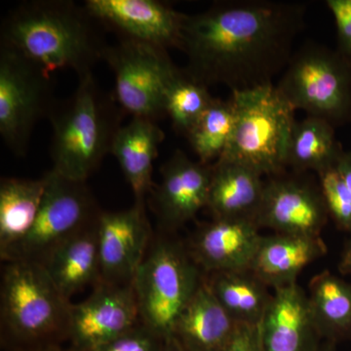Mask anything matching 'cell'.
Returning a JSON list of instances; mask_svg holds the SVG:
<instances>
[{"mask_svg":"<svg viewBox=\"0 0 351 351\" xmlns=\"http://www.w3.org/2000/svg\"><path fill=\"white\" fill-rule=\"evenodd\" d=\"M328 217L320 189L295 180L272 179L265 184L256 221L276 233L321 237Z\"/></svg>","mask_w":351,"mask_h":351,"instance_id":"5bb4252c","label":"cell"},{"mask_svg":"<svg viewBox=\"0 0 351 351\" xmlns=\"http://www.w3.org/2000/svg\"><path fill=\"white\" fill-rule=\"evenodd\" d=\"M253 219H214L201 226L189 250L208 274L250 270L262 235Z\"/></svg>","mask_w":351,"mask_h":351,"instance_id":"2e32d148","label":"cell"},{"mask_svg":"<svg viewBox=\"0 0 351 351\" xmlns=\"http://www.w3.org/2000/svg\"><path fill=\"white\" fill-rule=\"evenodd\" d=\"M326 253L321 237L276 233L262 237L250 270L265 285L276 290L297 283L302 270Z\"/></svg>","mask_w":351,"mask_h":351,"instance_id":"ac0fdd59","label":"cell"},{"mask_svg":"<svg viewBox=\"0 0 351 351\" xmlns=\"http://www.w3.org/2000/svg\"><path fill=\"white\" fill-rule=\"evenodd\" d=\"M213 165L193 161L176 151L161 168L160 184L154 193L159 225L173 230L207 208Z\"/></svg>","mask_w":351,"mask_h":351,"instance_id":"9a60e30c","label":"cell"},{"mask_svg":"<svg viewBox=\"0 0 351 351\" xmlns=\"http://www.w3.org/2000/svg\"><path fill=\"white\" fill-rule=\"evenodd\" d=\"M164 138L165 134L154 120L132 117L113 141L110 154L117 158L138 204H145V195L151 191L154 162Z\"/></svg>","mask_w":351,"mask_h":351,"instance_id":"44dd1931","label":"cell"},{"mask_svg":"<svg viewBox=\"0 0 351 351\" xmlns=\"http://www.w3.org/2000/svg\"><path fill=\"white\" fill-rule=\"evenodd\" d=\"M145 204L130 209L103 212L98 219L101 281L128 284L147 255L151 230Z\"/></svg>","mask_w":351,"mask_h":351,"instance_id":"4fadbf2b","label":"cell"},{"mask_svg":"<svg viewBox=\"0 0 351 351\" xmlns=\"http://www.w3.org/2000/svg\"><path fill=\"white\" fill-rule=\"evenodd\" d=\"M205 281L239 324L261 325L272 294L251 270L213 272Z\"/></svg>","mask_w":351,"mask_h":351,"instance_id":"cb8c5ba5","label":"cell"},{"mask_svg":"<svg viewBox=\"0 0 351 351\" xmlns=\"http://www.w3.org/2000/svg\"><path fill=\"white\" fill-rule=\"evenodd\" d=\"M316 351H335L334 341H329L326 345L319 346Z\"/></svg>","mask_w":351,"mask_h":351,"instance_id":"8d00e7d4","label":"cell"},{"mask_svg":"<svg viewBox=\"0 0 351 351\" xmlns=\"http://www.w3.org/2000/svg\"><path fill=\"white\" fill-rule=\"evenodd\" d=\"M214 98L208 87L180 71L166 92L165 112L176 130L188 135Z\"/></svg>","mask_w":351,"mask_h":351,"instance_id":"83f0119b","label":"cell"},{"mask_svg":"<svg viewBox=\"0 0 351 351\" xmlns=\"http://www.w3.org/2000/svg\"><path fill=\"white\" fill-rule=\"evenodd\" d=\"M103 60L114 75L112 94L124 112L154 121L166 115V92L181 71L167 49L121 38L107 46Z\"/></svg>","mask_w":351,"mask_h":351,"instance_id":"ba28073f","label":"cell"},{"mask_svg":"<svg viewBox=\"0 0 351 351\" xmlns=\"http://www.w3.org/2000/svg\"><path fill=\"white\" fill-rule=\"evenodd\" d=\"M98 22L83 4L69 0H36L20 4L1 25V43L13 48L46 73L71 69L77 77L92 73L107 44Z\"/></svg>","mask_w":351,"mask_h":351,"instance_id":"7a4b0ae2","label":"cell"},{"mask_svg":"<svg viewBox=\"0 0 351 351\" xmlns=\"http://www.w3.org/2000/svg\"><path fill=\"white\" fill-rule=\"evenodd\" d=\"M124 113L93 73L78 77L75 91L66 99H57L48 114L52 170L73 181L86 182L112 152Z\"/></svg>","mask_w":351,"mask_h":351,"instance_id":"3957f363","label":"cell"},{"mask_svg":"<svg viewBox=\"0 0 351 351\" xmlns=\"http://www.w3.org/2000/svg\"><path fill=\"white\" fill-rule=\"evenodd\" d=\"M262 177L240 164L215 162L207 203L214 219L247 218L256 221L265 189Z\"/></svg>","mask_w":351,"mask_h":351,"instance_id":"7402d4cb","label":"cell"},{"mask_svg":"<svg viewBox=\"0 0 351 351\" xmlns=\"http://www.w3.org/2000/svg\"><path fill=\"white\" fill-rule=\"evenodd\" d=\"M337 167L343 175V179L348 184L351 193V152H343L341 157H339Z\"/></svg>","mask_w":351,"mask_h":351,"instance_id":"d6a6232c","label":"cell"},{"mask_svg":"<svg viewBox=\"0 0 351 351\" xmlns=\"http://www.w3.org/2000/svg\"><path fill=\"white\" fill-rule=\"evenodd\" d=\"M71 304L45 267L29 261L7 262L1 281L2 343L11 351L61 345L68 339Z\"/></svg>","mask_w":351,"mask_h":351,"instance_id":"277c9868","label":"cell"},{"mask_svg":"<svg viewBox=\"0 0 351 351\" xmlns=\"http://www.w3.org/2000/svg\"><path fill=\"white\" fill-rule=\"evenodd\" d=\"M235 112L232 99H215L189 132V144L201 163L221 158L230 143L234 127Z\"/></svg>","mask_w":351,"mask_h":351,"instance_id":"4316f807","label":"cell"},{"mask_svg":"<svg viewBox=\"0 0 351 351\" xmlns=\"http://www.w3.org/2000/svg\"><path fill=\"white\" fill-rule=\"evenodd\" d=\"M339 270L343 276H351V240L346 245L339 263Z\"/></svg>","mask_w":351,"mask_h":351,"instance_id":"836d02e7","label":"cell"},{"mask_svg":"<svg viewBox=\"0 0 351 351\" xmlns=\"http://www.w3.org/2000/svg\"><path fill=\"white\" fill-rule=\"evenodd\" d=\"M204 277L189 248L176 240H157L136 272L133 287L141 323L165 341Z\"/></svg>","mask_w":351,"mask_h":351,"instance_id":"8992f818","label":"cell"},{"mask_svg":"<svg viewBox=\"0 0 351 351\" xmlns=\"http://www.w3.org/2000/svg\"><path fill=\"white\" fill-rule=\"evenodd\" d=\"M164 351H189L184 348L175 338L168 339Z\"/></svg>","mask_w":351,"mask_h":351,"instance_id":"e575fe53","label":"cell"},{"mask_svg":"<svg viewBox=\"0 0 351 351\" xmlns=\"http://www.w3.org/2000/svg\"><path fill=\"white\" fill-rule=\"evenodd\" d=\"M98 219L58 245L43 263L53 283L69 301L86 286L101 282Z\"/></svg>","mask_w":351,"mask_h":351,"instance_id":"d6986e66","label":"cell"},{"mask_svg":"<svg viewBox=\"0 0 351 351\" xmlns=\"http://www.w3.org/2000/svg\"><path fill=\"white\" fill-rule=\"evenodd\" d=\"M321 195L339 230L351 233V193L336 165L318 173Z\"/></svg>","mask_w":351,"mask_h":351,"instance_id":"f1b7e54d","label":"cell"},{"mask_svg":"<svg viewBox=\"0 0 351 351\" xmlns=\"http://www.w3.org/2000/svg\"><path fill=\"white\" fill-rule=\"evenodd\" d=\"M265 351H316L319 332L307 294L298 283L276 289L261 323Z\"/></svg>","mask_w":351,"mask_h":351,"instance_id":"e0dca14e","label":"cell"},{"mask_svg":"<svg viewBox=\"0 0 351 351\" xmlns=\"http://www.w3.org/2000/svg\"><path fill=\"white\" fill-rule=\"evenodd\" d=\"M304 13L295 2L239 0L186 15L180 48L188 58L184 73L232 92L272 84L293 56Z\"/></svg>","mask_w":351,"mask_h":351,"instance_id":"6da1fadb","label":"cell"},{"mask_svg":"<svg viewBox=\"0 0 351 351\" xmlns=\"http://www.w3.org/2000/svg\"><path fill=\"white\" fill-rule=\"evenodd\" d=\"M343 152L330 122L313 117L295 121L289 141L287 165L318 174L336 165Z\"/></svg>","mask_w":351,"mask_h":351,"instance_id":"484cf974","label":"cell"},{"mask_svg":"<svg viewBox=\"0 0 351 351\" xmlns=\"http://www.w3.org/2000/svg\"><path fill=\"white\" fill-rule=\"evenodd\" d=\"M167 341L141 323L133 330L92 351H164Z\"/></svg>","mask_w":351,"mask_h":351,"instance_id":"f546056e","label":"cell"},{"mask_svg":"<svg viewBox=\"0 0 351 351\" xmlns=\"http://www.w3.org/2000/svg\"><path fill=\"white\" fill-rule=\"evenodd\" d=\"M31 351H77L75 350V348H71L69 346V348H64L61 345L59 346H47V348H38V350H34Z\"/></svg>","mask_w":351,"mask_h":351,"instance_id":"d590c367","label":"cell"},{"mask_svg":"<svg viewBox=\"0 0 351 351\" xmlns=\"http://www.w3.org/2000/svg\"><path fill=\"white\" fill-rule=\"evenodd\" d=\"M308 289L307 299L321 338L335 343L351 336V284L324 270L313 276Z\"/></svg>","mask_w":351,"mask_h":351,"instance_id":"d4e9b609","label":"cell"},{"mask_svg":"<svg viewBox=\"0 0 351 351\" xmlns=\"http://www.w3.org/2000/svg\"><path fill=\"white\" fill-rule=\"evenodd\" d=\"M326 3L336 22L339 52L351 60V0H328Z\"/></svg>","mask_w":351,"mask_h":351,"instance_id":"4dcf8cb0","label":"cell"},{"mask_svg":"<svg viewBox=\"0 0 351 351\" xmlns=\"http://www.w3.org/2000/svg\"><path fill=\"white\" fill-rule=\"evenodd\" d=\"M221 351H265L261 325L239 324L232 338Z\"/></svg>","mask_w":351,"mask_h":351,"instance_id":"1f68e13d","label":"cell"},{"mask_svg":"<svg viewBox=\"0 0 351 351\" xmlns=\"http://www.w3.org/2000/svg\"><path fill=\"white\" fill-rule=\"evenodd\" d=\"M234 127L218 161L240 164L258 174L277 175L287 166L295 108L272 84L232 91Z\"/></svg>","mask_w":351,"mask_h":351,"instance_id":"5b68a950","label":"cell"},{"mask_svg":"<svg viewBox=\"0 0 351 351\" xmlns=\"http://www.w3.org/2000/svg\"><path fill=\"white\" fill-rule=\"evenodd\" d=\"M276 87L308 117L332 125L351 119V60L339 51L306 44L291 58Z\"/></svg>","mask_w":351,"mask_h":351,"instance_id":"52a82bcc","label":"cell"},{"mask_svg":"<svg viewBox=\"0 0 351 351\" xmlns=\"http://www.w3.org/2000/svg\"><path fill=\"white\" fill-rule=\"evenodd\" d=\"M47 179L2 178L0 182V257L5 261L31 232L43 204Z\"/></svg>","mask_w":351,"mask_h":351,"instance_id":"603a6c76","label":"cell"},{"mask_svg":"<svg viewBox=\"0 0 351 351\" xmlns=\"http://www.w3.org/2000/svg\"><path fill=\"white\" fill-rule=\"evenodd\" d=\"M88 12L121 38L168 49L181 48L186 14L156 0H86Z\"/></svg>","mask_w":351,"mask_h":351,"instance_id":"7c38bea8","label":"cell"},{"mask_svg":"<svg viewBox=\"0 0 351 351\" xmlns=\"http://www.w3.org/2000/svg\"><path fill=\"white\" fill-rule=\"evenodd\" d=\"M239 326L204 278L180 316L173 338L189 351H221Z\"/></svg>","mask_w":351,"mask_h":351,"instance_id":"ffe728a7","label":"cell"},{"mask_svg":"<svg viewBox=\"0 0 351 351\" xmlns=\"http://www.w3.org/2000/svg\"><path fill=\"white\" fill-rule=\"evenodd\" d=\"M138 324L140 313L133 283L101 281L85 301L71 304L68 341L75 350L92 351Z\"/></svg>","mask_w":351,"mask_h":351,"instance_id":"8fae6325","label":"cell"},{"mask_svg":"<svg viewBox=\"0 0 351 351\" xmlns=\"http://www.w3.org/2000/svg\"><path fill=\"white\" fill-rule=\"evenodd\" d=\"M43 204L31 232L4 262L29 261L43 265L51 252L93 223L101 212L85 182L73 181L51 170Z\"/></svg>","mask_w":351,"mask_h":351,"instance_id":"30bf717a","label":"cell"},{"mask_svg":"<svg viewBox=\"0 0 351 351\" xmlns=\"http://www.w3.org/2000/svg\"><path fill=\"white\" fill-rule=\"evenodd\" d=\"M56 100L51 75L0 44V134L12 154H27L34 127Z\"/></svg>","mask_w":351,"mask_h":351,"instance_id":"9c48e42d","label":"cell"}]
</instances>
